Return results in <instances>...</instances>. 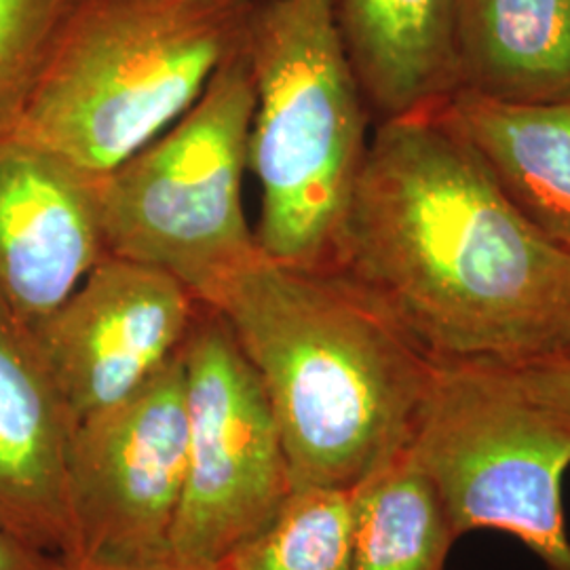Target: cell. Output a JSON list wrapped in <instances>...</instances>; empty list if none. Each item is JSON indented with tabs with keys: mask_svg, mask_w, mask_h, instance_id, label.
<instances>
[{
	"mask_svg": "<svg viewBox=\"0 0 570 570\" xmlns=\"http://www.w3.org/2000/svg\"><path fill=\"white\" fill-rule=\"evenodd\" d=\"M254 106L242 39L178 121L100 178L106 254L164 268L204 305L254 263L242 193Z\"/></svg>",
	"mask_w": 570,
	"mask_h": 570,
	"instance_id": "cell-5",
	"label": "cell"
},
{
	"mask_svg": "<svg viewBox=\"0 0 570 570\" xmlns=\"http://www.w3.org/2000/svg\"><path fill=\"white\" fill-rule=\"evenodd\" d=\"M75 428L32 332L0 305V530L63 562L77 553Z\"/></svg>",
	"mask_w": 570,
	"mask_h": 570,
	"instance_id": "cell-11",
	"label": "cell"
},
{
	"mask_svg": "<svg viewBox=\"0 0 570 570\" xmlns=\"http://www.w3.org/2000/svg\"><path fill=\"white\" fill-rule=\"evenodd\" d=\"M247 2L77 0L16 134L106 176L204 96Z\"/></svg>",
	"mask_w": 570,
	"mask_h": 570,
	"instance_id": "cell-4",
	"label": "cell"
},
{
	"mask_svg": "<svg viewBox=\"0 0 570 570\" xmlns=\"http://www.w3.org/2000/svg\"><path fill=\"white\" fill-rule=\"evenodd\" d=\"M183 360L188 444L171 556L220 567L277 515L294 482L265 387L212 306H199Z\"/></svg>",
	"mask_w": 570,
	"mask_h": 570,
	"instance_id": "cell-7",
	"label": "cell"
},
{
	"mask_svg": "<svg viewBox=\"0 0 570 570\" xmlns=\"http://www.w3.org/2000/svg\"><path fill=\"white\" fill-rule=\"evenodd\" d=\"M202 303L164 268L106 254L32 332L79 423L174 360Z\"/></svg>",
	"mask_w": 570,
	"mask_h": 570,
	"instance_id": "cell-9",
	"label": "cell"
},
{
	"mask_svg": "<svg viewBox=\"0 0 570 570\" xmlns=\"http://www.w3.org/2000/svg\"><path fill=\"white\" fill-rule=\"evenodd\" d=\"M351 494V570H446L459 539L440 490L410 446Z\"/></svg>",
	"mask_w": 570,
	"mask_h": 570,
	"instance_id": "cell-15",
	"label": "cell"
},
{
	"mask_svg": "<svg viewBox=\"0 0 570 570\" xmlns=\"http://www.w3.org/2000/svg\"><path fill=\"white\" fill-rule=\"evenodd\" d=\"M351 490L298 487L284 508L220 567L226 570H351Z\"/></svg>",
	"mask_w": 570,
	"mask_h": 570,
	"instance_id": "cell-16",
	"label": "cell"
},
{
	"mask_svg": "<svg viewBox=\"0 0 570 570\" xmlns=\"http://www.w3.org/2000/svg\"><path fill=\"white\" fill-rule=\"evenodd\" d=\"M505 370L530 400L550 410L553 416H558L567 428H570L569 355H551Z\"/></svg>",
	"mask_w": 570,
	"mask_h": 570,
	"instance_id": "cell-18",
	"label": "cell"
},
{
	"mask_svg": "<svg viewBox=\"0 0 570 570\" xmlns=\"http://www.w3.org/2000/svg\"><path fill=\"white\" fill-rule=\"evenodd\" d=\"M442 110L511 204L570 254V102H497L456 91Z\"/></svg>",
	"mask_w": 570,
	"mask_h": 570,
	"instance_id": "cell-13",
	"label": "cell"
},
{
	"mask_svg": "<svg viewBox=\"0 0 570 570\" xmlns=\"http://www.w3.org/2000/svg\"><path fill=\"white\" fill-rule=\"evenodd\" d=\"M410 450L440 490L456 539L501 530L546 569L570 570V428L505 367L442 364Z\"/></svg>",
	"mask_w": 570,
	"mask_h": 570,
	"instance_id": "cell-6",
	"label": "cell"
},
{
	"mask_svg": "<svg viewBox=\"0 0 570 570\" xmlns=\"http://www.w3.org/2000/svg\"><path fill=\"white\" fill-rule=\"evenodd\" d=\"M100 178L20 134L0 138V305L35 330L106 256Z\"/></svg>",
	"mask_w": 570,
	"mask_h": 570,
	"instance_id": "cell-10",
	"label": "cell"
},
{
	"mask_svg": "<svg viewBox=\"0 0 570 570\" xmlns=\"http://www.w3.org/2000/svg\"><path fill=\"white\" fill-rule=\"evenodd\" d=\"M244 51L256 89V242L271 261L330 268L372 136L334 0H249Z\"/></svg>",
	"mask_w": 570,
	"mask_h": 570,
	"instance_id": "cell-3",
	"label": "cell"
},
{
	"mask_svg": "<svg viewBox=\"0 0 570 570\" xmlns=\"http://www.w3.org/2000/svg\"><path fill=\"white\" fill-rule=\"evenodd\" d=\"M186 444L180 348L142 387L77 423L70 444L72 560L148 562L171 556Z\"/></svg>",
	"mask_w": 570,
	"mask_h": 570,
	"instance_id": "cell-8",
	"label": "cell"
},
{
	"mask_svg": "<svg viewBox=\"0 0 570 570\" xmlns=\"http://www.w3.org/2000/svg\"><path fill=\"white\" fill-rule=\"evenodd\" d=\"M459 79L497 102H570V0H463Z\"/></svg>",
	"mask_w": 570,
	"mask_h": 570,
	"instance_id": "cell-14",
	"label": "cell"
},
{
	"mask_svg": "<svg viewBox=\"0 0 570 570\" xmlns=\"http://www.w3.org/2000/svg\"><path fill=\"white\" fill-rule=\"evenodd\" d=\"M63 570H226L225 567L188 564L174 556L148 560V562H100V560H70Z\"/></svg>",
	"mask_w": 570,
	"mask_h": 570,
	"instance_id": "cell-20",
	"label": "cell"
},
{
	"mask_svg": "<svg viewBox=\"0 0 570 570\" xmlns=\"http://www.w3.org/2000/svg\"><path fill=\"white\" fill-rule=\"evenodd\" d=\"M207 306L265 387L294 489L353 490L412 444L442 364L343 273L261 252Z\"/></svg>",
	"mask_w": 570,
	"mask_h": 570,
	"instance_id": "cell-2",
	"label": "cell"
},
{
	"mask_svg": "<svg viewBox=\"0 0 570 570\" xmlns=\"http://www.w3.org/2000/svg\"><path fill=\"white\" fill-rule=\"evenodd\" d=\"M567 355H569V357H570V353H567Z\"/></svg>",
	"mask_w": 570,
	"mask_h": 570,
	"instance_id": "cell-21",
	"label": "cell"
},
{
	"mask_svg": "<svg viewBox=\"0 0 570 570\" xmlns=\"http://www.w3.org/2000/svg\"><path fill=\"white\" fill-rule=\"evenodd\" d=\"M463 0H334L372 122L442 108L461 89Z\"/></svg>",
	"mask_w": 570,
	"mask_h": 570,
	"instance_id": "cell-12",
	"label": "cell"
},
{
	"mask_svg": "<svg viewBox=\"0 0 570 570\" xmlns=\"http://www.w3.org/2000/svg\"><path fill=\"white\" fill-rule=\"evenodd\" d=\"M77 0H0V138L20 127Z\"/></svg>",
	"mask_w": 570,
	"mask_h": 570,
	"instance_id": "cell-17",
	"label": "cell"
},
{
	"mask_svg": "<svg viewBox=\"0 0 570 570\" xmlns=\"http://www.w3.org/2000/svg\"><path fill=\"white\" fill-rule=\"evenodd\" d=\"M58 556L37 550L0 530V570H63Z\"/></svg>",
	"mask_w": 570,
	"mask_h": 570,
	"instance_id": "cell-19",
	"label": "cell"
},
{
	"mask_svg": "<svg viewBox=\"0 0 570 570\" xmlns=\"http://www.w3.org/2000/svg\"><path fill=\"white\" fill-rule=\"evenodd\" d=\"M330 268L438 364L570 353V254L511 204L442 108L376 122Z\"/></svg>",
	"mask_w": 570,
	"mask_h": 570,
	"instance_id": "cell-1",
	"label": "cell"
}]
</instances>
